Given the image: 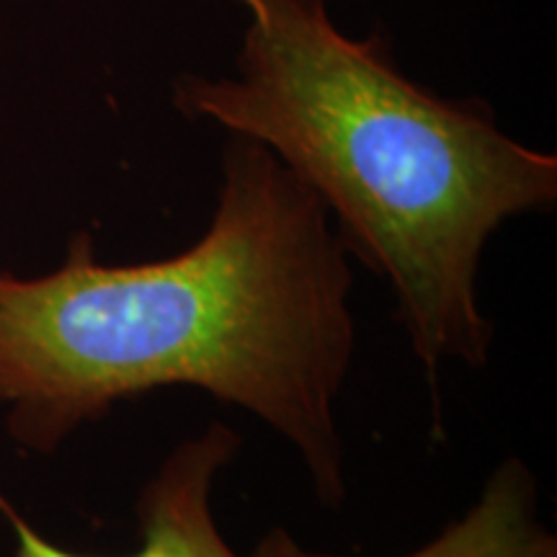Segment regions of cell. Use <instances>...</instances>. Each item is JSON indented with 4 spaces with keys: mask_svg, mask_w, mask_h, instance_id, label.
Listing matches in <instances>:
<instances>
[{
    "mask_svg": "<svg viewBox=\"0 0 557 557\" xmlns=\"http://www.w3.org/2000/svg\"><path fill=\"white\" fill-rule=\"evenodd\" d=\"M351 263L308 184L235 135L205 235L107 267L75 235L47 276L0 271V403L52 451L83 421L160 387H197L287 438L323 506L346 498L336 403L357 351Z\"/></svg>",
    "mask_w": 557,
    "mask_h": 557,
    "instance_id": "obj_1",
    "label": "cell"
},
{
    "mask_svg": "<svg viewBox=\"0 0 557 557\" xmlns=\"http://www.w3.org/2000/svg\"><path fill=\"white\" fill-rule=\"evenodd\" d=\"M250 26L238 78L186 75L173 103L274 152L336 220L348 256L385 278L436 385L449 361L483 367L485 243L557 199V158L504 135L483 103L408 81L380 39H348L323 0H238Z\"/></svg>",
    "mask_w": 557,
    "mask_h": 557,
    "instance_id": "obj_2",
    "label": "cell"
},
{
    "mask_svg": "<svg viewBox=\"0 0 557 557\" xmlns=\"http://www.w3.org/2000/svg\"><path fill=\"white\" fill-rule=\"evenodd\" d=\"M240 449V436L225 423H209L199 436L184 438L160 462L137 500L143 545L124 557H240L220 534L212 511V491L220 472ZM0 511L16 532V557H99L67 553L45 540L0 496ZM297 542L274 527L248 557H292Z\"/></svg>",
    "mask_w": 557,
    "mask_h": 557,
    "instance_id": "obj_3",
    "label": "cell"
},
{
    "mask_svg": "<svg viewBox=\"0 0 557 557\" xmlns=\"http://www.w3.org/2000/svg\"><path fill=\"white\" fill-rule=\"evenodd\" d=\"M292 557H331L297 545ZM408 557H557V540L540 521L537 483L511 457L487 478L480 498L462 519Z\"/></svg>",
    "mask_w": 557,
    "mask_h": 557,
    "instance_id": "obj_4",
    "label": "cell"
}]
</instances>
